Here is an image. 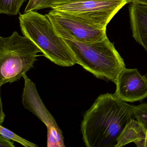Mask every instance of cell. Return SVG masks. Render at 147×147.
I'll return each instance as SVG.
<instances>
[{
	"mask_svg": "<svg viewBox=\"0 0 147 147\" xmlns=\"http://www.w3.org/2000/svg\"><path fill=\"white\" fill-rule=\"evenodd\" d=\"M134 118L139 120L147 119V104L143 103L137 106H132Z\"/></svg>",
	"mask_w": 147,
	"mask_h": 147,
	"instance_id": "cell-14",
	"label": "cell"
},
{
	"mask_svg": "<svg viewBox=\"0 0 147 147\" xmlns=\"http://www.w3.org/2000/svg\"><path fill=\"white\" fill-rule=\"evenodd\" d=\"M23 78L24 87L22 103L25 108L35 114L46 125L47 147H65L62 131L42 101L35 83L26 74L24 76Z\"/></svg>",
	"mask_w": 147,
	"mask_h": 147,
	"instance_id": "cell-6",
	"label": "cell"
},
{
	"mask_svg": "<svg viewBox=\"0 0 147 147\" xmlns=\"http://www.w3.org/2000/svg\"><path fill=\"white\" fill-rule=\"evenodd\" d=\"M46 15L54 26L61 28L80 42H94L107 37L106 28L97 26L73 14L51 10Z\"/></svg>",
	"mask_w": 147,
	"mask_h": 147,
	"instance_id": "cell-7",
	"label": "cell"
},
{
	"mask_svg": "<svg viewBox=\"0 0 147 147\" xmlns=\"http://www.w3.org/2000/svg\"><path fill=\"white\" fill-rule=\"evenodd\" d=\"M5 115L4 114V113L2 112V102L1 100V125H2V123L4 120V118H5Z\"/></svg>",
	"mask_w": 147,
	"mask_h": 147,
	"instance_id": "cell-17",
	"label": "cell"
},
{
	"mask_svg": "<svg viewBox=\"0 0 147 147\" xmlns=\"http://www.w3.org/2000/svg\"><path fill=\"white\" fill-rule=\"evenodd\" d=\"M129 0H58L51 10L67 13L106 28L112 19Z\"/></svg>",
	"mask_w": 147,
	"mask_h": 147,
	"instance_id": "cell-5",
	"label": "cell"
},
{
	"mask_svg": "<svg viewBox=\"0 0 147 147\" xmlns=\"http://www.w3.org/2000/svg\"><path fill=\"white\" fill-rule=\"evenodd\" d=\"M134 118L132 106L114 94H100L86 112L81 125L87 147H116L128 123Z\"/></svg>",
	"mask_w": 147,
	"mask_h": 147,
	"instance_id": "cell-1",
	"label": "cell"
},
{
	"mask_svg": "<svg viewBox=\"0 0 147 147\" xmlns=\"http://www.w3.org/2000/svg\"><path fill=\"white\" fill-rule=\"evenodd\" d=\"M115 83L116 89L113 94L120 100L134 102L147 97V78L137 69L125 68Z\"/></svg>",
	"mask_w": 147,
	"mask_h": 147,
	"instance_id": "cell-8",
	"label": "cell"
},
{
	"mask_svg": "<svg viewBox=\"0 0 147 147\" xmlns=\"http://www.w3.org/2000/svg\"><path fill=\"white\" fill-rule=\"evenodd\" d=\"M19 20L24 36L31 40L47 59L61 67L77 64L72 50L46 15L31 11L20 14Z\"/></svg>",
	"mask_w": 147,
	"mask_h": 147,
	"instance_id": "cell-3",
	"label": "cell"
},
{
	"mask_svg": "<svg viewBox=\"0 0 147 147\" xmlns=\"http://www.w3.org/2000/svg\"><path fill=\"white\" fill-rule=\"evenodd\" d=\"M54 27L72 50L77 64L97 78L115 83L126 67L123 59L107 37L102 41L83 42L61 28Z\"/></svg>",
	"mask_w": 147,
	"mask_h": 147,
	"instance_id": "cell-2",
	"label": "cell"
},
{
	"mask_svg": "<svg viewBox=\"0 0 147 147\" xmlns=\"http://www.w3.org/2000/svg\"><path fill=\"white\" fill-rule=\"evenodd\" d=\"M0 147H15L11 140L0 135Z\"/></svg>",
	"mask_w": 147,
	"mask_h": 147,
	"instance_id": "cell-15",
	"label": "cell"
},
{
	"mask_svg": "<svg viewBox=\"0 0 147 147\" xmlns=\"http://www.w3.org/2000/svg\"><path fill=\"white\" fill-rule=\"evenodd\" d=\"M131 3L129 12L132 36L147 52V5Z\"/></svg>",
	"mask_w": 147,
	"mask_h": 147,
	"instance_id": "cell-9",
	"label": "cell"
},
{
	"mask_svg": "<svg viewBox=\"0 0 147 147\" xmlns=\"http://www.w3.org/2000/svg\"><path fill=\"white\" fill-rule=\"evenodd\" d=\"M27 0H0V13L8 15H17Z\"/></svg>",
	"mask_w": 147,
	"mask_h": 147,
	"instance_id": "cell-11",
	"label": "cell"
},
{
	"mask_svg": "<svg viewBox=\"0 0 147 147\" xmlns=\"http://www.w3.org/2000/svg\"><path fill=\"white\" fill-rule=\"evenodd\" d=\"M134 142L138 147H147V119H132L126 125L118 141L116 147Z\"/></svg>",
	"mask_w": 147,
	"mask_h": 147,
	"instance_id": "cell-10",
	"label": "cell"
},
{
	"mask_svg": "<svg viewBox=\"0 0 147 147\" xmlns=\"http://www.w3.org/2000/svg\"><path fill=\"white\" fill-rule=\"evenodd\" d=\"M129 3H139L147 5V0H129Z\"/></svg>",
	"mask_w": 147,
	"mask_h": 147,
	"instance_id": "cell-16",
	"label": "cell"
},
{
	"mask_svg": "<svg viewBox=\"0 0 147 147\" xmlns=\"http://www.w3.org/2000/svg\"><path fill=\"white\" fill-rule=\"evenodd\" d=\"M0 135L10 140L17 142L25 147H38L35 144L20 136L10 130L3 127L2 125L0 126Z\"/></svg>",
	"mask_w": 147,
	"mask_h": 147,
	"instance_id": "cell-12",
	"label": "cell"
},
{
	"mask_svg": "<svg viewBox=\"0 0 147 147\" xmlns=\"http://www.w3.org/2000/svg\"><path fill=\"white\" fill-rule=\"evenodd\" d=\"M57 1L58 0H28L24 13L45 8H51L53 4Z\"/></svg>",
	"mask_w": 147,
	"mask_h": 147,
	"instance_id": "cell-13",
	"label": "cell"
},
{
	"mask_svg": "<svg viewBox=\"0 0 147 147\" xmlns=\"http://www.w3.org/2000/svg\"><path fill=\"white\" fill-rule=\"evenodd\" d=\"M40 49L29 38L13 32L0 37V86L15 82L34 66Z\"/></svg>",
	"mask_w": 147,
	"mask_h": 147,
	"instance_id": "cell-4",
	"label": "cell"
}]
</instances>
